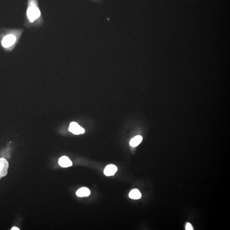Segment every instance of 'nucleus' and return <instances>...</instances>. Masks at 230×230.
I'll return each instance as SVG.
<instances>
[{"label": "nucleus", "mask_w": 230, "mask_h": 230, "mask_svg": "<svg viewBox=\"0 0 230 230\" xmlns=\"http://www.w3.org/2000/svg\"><path fill=\"white\" fill-rule=\"evenodd\" d=\"M77 196L79 197H86L89 196L90 194V191L88 188L85 187H83L78 190L76 193Z\"/></svg>", "instance_id": "nucleus-7"}, {"label": "nucleus", "mask_w": 230, "mask_h": 230, "mask_svg": "<svg viewBox=\"0 0 230 230\" xmlns=\"http://www.w3.org/2000/svg\"><path fill=\"white\" fill-rule=\"evenodd\" d=\"M23 32L21 29H5L0 31V44L7 51L13 50Z\"/></svg>", "instance_id": "nucleus-1"}, {"label": "nucleus", "mask_w": 230, "mask_h": 230, "mask_svg": "<svg viewBox=\"0 0 230 230\" xmlns=\"http://www.w3.org/2000/svg\"><path fill=\"white\" fill-rule=\"evenodd\" d=\"M69 130L75 135L83 134L85 132V129L76 122H72L70 124Z\"/></svg>", "instance_id": "nucleus-3"}, {"label": "nucleus", "mask_w": 230, "mask_h": 230, "mask_svg": "<svg viewBox=\"0 0 230 230\" xmlns=\"http://www.w3.org/2000/svg\"><path fill=\"white\" fill-rule=\"evenodd\" d=\"M143 140V137L141 136H137L131 139L130 142V145L133 147H137Z\"/></svg>", "instance_id": "nucleus-8"}, {"label": "nucleus", "mask_w": 230, "mask_h": 230, "mask_svg": "<svg viewBox=\"0 0 230 230\" xmlns=\"http://www.w3.org/2000/svg\"><path fill=\"white\" fill-rule=\"evenodd\" d=\"M185 229L186 230H193V227L192 225L190 223H187L186 226H185Z\"/></svg>", "instance_id": "nucleus-10"}, {"label": "nucleus", "mask_w": 230, "mask_h": 230, "mask_svg": "<svg viewBox=\"0 0 230 230\" xmlns=\"http://www.w3.org/2000/svg\"><path fill=\"white\" fill-rule=\"evenodd\" d=\"M11 230H20V229H18L17 227H14L12 228V229H11Z\"/></svg>", "instance_id": "nucleus-11"}, {"label": "nucleus", "mask_w": 230, "mask_h": 230, "mask_svg": "<svg viewBox=\"0 0 230 230\" xmlns=\"http://www.w3.org/2000/svg\"><path fill=\"white\" fill-rule=\"evenodd\" d=\"M9 163L5 159L0 158V179L7 174Z\"/></svg>", "instance_id": "nucleus-4"}, {"label": "nucleus", "mask_w": 230, "mask_h": 230, "mask_svg": "<svg viewBox=\"0 0 230 230\" xmlns=\"http://www.w3.org/2000/svg\"><path fill=\"white\" fill-rule=\"evenodd\" d=\"M117 171V168L113 165H109L105 168L104 173L107 176H113Z\"/></svg>", "instance_id": "nucleus-6"}, {"label": "nucleus", "mask_w": 230, "mask_h": 230, "mask_svg": "<svg viewBox=\"0 0 230 230\" xmlns=\"http://www.w3.org/2000/svg\"><path fill=\"white\" fill-rule=\"evenodd\" d=\"M59 165L62 167L68 168L71 167L73 165L72 162L68 157L63 156L59 159Z\"/></svg>", "instance_id": "nucleus-5"}, {"label": "nucleus", "mask_w": 230, "mask_h": 230, "mask_svg": "<svg viewBox=\"0 0 230 230\" xmlns=\"http://www.w3.org/2000/svg\"><path fill=\"white\" fill-rule=\"evenodd\" d=\"M43 19L40 10L37 5V0H29L26 12L25 26H39L43 24Z\"/></svg>", "instance_id": "nucleus-2"}, {"label": "nucleus", "mask_w": 230, "mask_h": 230, "mask_svg": "<svg viewBox=\"0 0 230 230\" xmlns=\"http://www.w3.org/2000/svg\"><path fill=\"white\" fill-rule=\"evenodd\" d=\"M129 197L131 199H137L141 198L142 194L138 189H134L131 190L129 194Z\"/></svg>", "instance_id": "nucleus-9"}]
</instances>
